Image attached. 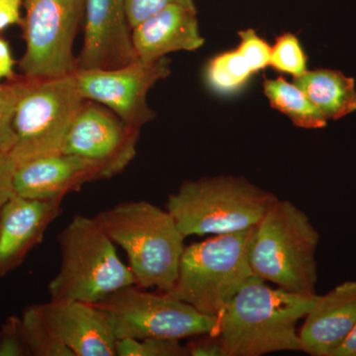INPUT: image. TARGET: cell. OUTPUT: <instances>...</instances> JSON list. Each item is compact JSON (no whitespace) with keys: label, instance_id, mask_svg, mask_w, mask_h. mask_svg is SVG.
<instances>
[{"label":"cell","instance_id":"6da1fadb","mask_svg":"<svg viewBox=\"0 0 356 356\" xmlns=\"http://www.w3.org/2000/svg\"><path fill=\"white\" fill-rule=\"evenodd\" d=\"M318 295L273 288L252 276L218 318L216 332L225 356H261L301 351L297 324Z\"/></svg>","mask_w":356,"mask_h":356},{"label":"cell","instance_id":"7a4b0ae2","mask_svg":"<svg viewBox=\"0 0 356 356\" xmlns=\"http://www.w3.org/2000/svg\"><path fill=\"white\" fill-rule=\"evenodd\" d=\"M95 218L112 242L127 254L136 286L172 291L185 238L168 210L135 201L102 211Z\"/></svg>","mask_w":356,"mask_h":356},{"label":"cell","instance_id":"3957f363","mask_svg":"<svg viewBox=\"0 0 356 356\" xmlns=\"http://www.w3.org/2000/svg\"><path fill=\"white\" fill-rule=\"evenodd\" d=\"M320 234L304 211L276 198L254 227L250 248L252 273L281 289L313 296L318 282Z\"/></svg>","mask_w":356,"mask_h":356},{"label":"cell","instance_id":"277c9868","mask_svg":"<svg viewBox=\"0 0 356 356\" xmlns=\"http://www.w3.org/2000/svg\"><path fill=\"white\" fill-rule=\"evenodd\" d=\"M276 198L247 178L219 175L185 180L166 210L184 238L227 235L257 226Z\"/></svg>","mask_w":356,"mask_h":356},{"label":"cell","instance_id":"5b68a950","mask_svg":"<svg viewBox=\"0 0 356 356\" xmlns=\"http://www.w3.org/2000/svg\"><path fill=\"white\" fill-rule=\"evenodd\" d=\"M58 273L49 284L51 300L99 303L123 288L136 285L129 266L96 218L76 215L58 236Z\"/></svg>","mask_w":356,"mask_h":356},{"label":"cell","instance_id":"8992f818","mask_svg":"<svg viewBox=\"0 0 356 356\" xmlns=\"http://www.w3.org/2000/svg\"><path fill=\"white\" fill-rule=\"evenodd\" d=\"M254 227L185 247L177 282L168 293L205 315L219 318L254 276L250 262Z\"/></svg>","mask_w":356,"mask_h":356},{"label":"cell","instance_id":"52a82bcc","mask_svg":"<svg viewBox=\"0 0 356 356\" xmlns=\"http://www.w3.org/2000/svg\"><path fill=\"white\" fill-rule=\"evenodd\" d=\"M16 92L10 154L15 165L62 153L72 121L86 99L74 74L13 79Z\"/></svg>","mask_w":356,"mask_h":356},{"label":"cell","instance_id":"ba28073f","mask_svg":"<svg viewBox=\"0 0 356 356\" xmlns=\"http://www.w3.org/2000/svg\"><path fill=\"white\" fill-rule=\"evenodd\" d=\"M104 312L117 339L195 337L216 332L218 318L205 315L170 293L123 288L95 304Z\"/></svg>","mask_w":356,"mask_h":356},{"label":"cell","instance_id":"9c48e42d","mask_svg":"<svg viewBox=\"0 0 356 356\" xmlns=\"http://www.w3.org/2000/svg\"><path fill=\"white\" fill-rule=\"evenodd\" d=\"M21 27L25 51L21 76L58 77L76 70L74 38L84 16V0H25Z\"/></svg>","mask_w":356,"mask_h":356},{"label":"cell","instance_id":"30bf717a","mask_svg":"<svg viewBox=\"0 0 356 356\" xmlns=\"http://www.w3.org/2000/svg\"><path fill=\"white\" fill-rule=\"evenodd\" d=\"M140 130L99 103L86 100L72 121L62 153L83 159L98 179L123 172L137 153Z\"/></svg>","mask_w":356,"mask_h":356},{"label":"cell","instance_id":"8fae6325","mask_svg":"<svg viewBox=\"0 0 356 356\" xmlns=\"http://www.w3.org/2000/svg\"><path fill=\"white\" fill-rule=\"evenodd\" d=\"M170 74V60L165 58L154 63L137 60L117 69L76 70L74 72L84 99L107 107L138 130L156 117L147 105V92Z\"/></svg>","mask_w":356,"mask_h":356},{"label":"cell","instance_id":"7c38bea8","mask_svg":"<svg viewBox=\"0 0 356 356\" xmlns=\"http://www.w3.org/2000/svg\"><path fill=\"white\" fill-rule=\"evenodd\" d=\"M84 40L76 70L117 69L139 60L125 0H84Z\"/></svg>","mask_w":356,"mask_h":356},{"label":"cell","instance_id":"4fadbf2b","mask_svg":"<svg viewBox=\"0 0 356 356\" xmlns=\"http://www.w3.org/2000/svg\"><path fill=\"white\" fill-rule=\"evenodd\" d=\"M42 315L74 356H115L117 339L97 306L76 300L39 305Z\"/></svg>","mask_w":356,"mask_h":356},{"label":"cell","instance_id":"5bb4252c","mask_svg":"<svg viewBox=\"0 0 356 356\" xmlns=\"http://www.w3.org/2000/svg\"><path fill=\"white\" fill-rule=\"evenodd\" d=\"M62 200L13 195L0 216V278L19 266L62 213Z\"/></svg>","mask_w":356,"mask_h":356},{"label":"cell","instance_id":"9a60e30c","mask_svg":"<svg viewBox=\"0 0 356 356\" xmlns=\"http://www.w3.org/2000/svg\"><path fill=\"white\" fill-rule=\"evenodd\" d=\"M356 325V280L346 281L317 296L299 332L301 351L332 356Z\"/></svg>","mask_w":356,"mask_h":356},{"label":"cell","instance_id":"2e32d148","mask_svg":"<svg viewBox=\"0 0 356 356\" xmlns=\"http://www.w3.org/2000/svg\"><path fill=\"white\" fill-rule=\"evenodd\" d=\"M97 179L95 168L83 159L60 153L16 165L14 188L24 198L63 201L70 192Z\"/></svg>","mask_w":356,"mask_h":356},{"label":"cell","instance_id":"e0dca14e","mask_svg":"<svg viewBox=\"0 0 356 356\" xmlns=\"http://www.w3.org/2000/svg\"><path fill=\"white\" fill-rule=\"evenodd\" d=\"M136 55L143 63L158 62L168 54L203 46L197 10L178 4L165 7L132 29Z\"/></svg>","mask_w":356,"mask_h":356},{"label":"cell","instance_id":"ac0fdd59","mask_svg":"<svg viewBox=\"0 0 356 356\" xmlns=\"http://www.w3.org/2000/svg\"><path fill=\"white\" fill-rule=\"evenodd\" d=\"M293 83L305 92L325 119L339 120L356 111V86L353 77L339 70H307Z\"/></svg>","mask_w":356,"mask_h":356},{"label":"cell","instance_id":"d6986e66","mask_svg":"<svg viewBox=\"0 0 356 356\" xmlns=\"http://www.w3.org/2000/svg\"><path fill=\"white\" fill-rule=\"evenodd\" d=\"M262 86L270 106L289 117L297 127H327V120L324 115L296 84L288 83L280 76L264 79Z\"/></svg>","mask_w":356,"mask_h":356},{"label":"cell","instance_id":"ffe728a7","mask_svg":"<svg viewBox=\"0 0 356 356\" xmlns=\"http://www.w3.org/2000/svg\"><path fill=\"white\" fill-rule=\"evenodd\" d=\"M254 74L236 49L224 51L211 58L204 72L208 88L220 95L238 92L245 88Z\"/></svg>","mask_w":356,"mask_h":356},{"label":"cell","instance_id":"44dd1931","mask_svg":"<svg viewBox=\"0 0 356 356\" xmlns=\"http://www.w3.org/2000/svg\"><path fill=\"white\" fill-rule=\"evenodd\" d=\"M31 356H74L44 320L39 305L27 307L21 317Z\"/></svg>","mask_w":356,"mask_h":356},{"label":"cell","instance_id":"7402d4cb","mask_svg":"<svg viewBox=\"0 0 356 356\" xmlns=\"http://www.w3.org/2000/svg\"><path fill=\"white\" fill-rule=\"evenodd\" d=\"M308 57L299 39L292 33H283L271 47L269 67L282 74L298 77L307 72Z\"/></svg>","mask_w":356,"mask_h":356},{"label":"cell","instance_id":"603a6c76","mask_svg":"<svg viewBox=\"0 0 356 356\" xmlns=\"http://www.w3.org/2000/svg\"><path fill=\"white\" fill-rule=\"evenodd\" d=\"M118 356H187L186 346L179 339H117Z\"/></svg>","mask_w":356,"mask_h":356},{"label":"cell","instance_id":"cb8c5ba5","mask_svg":"<svg viewBox=\"0 0 356 356\" xmlns=\"http://www.w3.org/2000/svg\"><path fill=\"white\" fill-rule=\"evenodd\" d=\"M240 44L236 50L243 56L254 74L269 67L271 47L266 40L257 34L254 29L243 30L238 33Z\"/></svg>","mask_w":356,"mask_h":356},{"label":"cell","instance_id":"d4e9b609","mask_svg":"<svg viewBox=\"0 0 356 356\" xmlns=\"http://www.w3.org/2000/svg\"><path fill=\"white\" fill-rule=\"evenodd\" d=\"M16 92L13 81L0 83V153H10L15 136L13 130Z\"/></svg>","mask_w":356,"mask_h":356},{"label":"cell","instance_id":"484cf974","mask_svg":"<svg viewBox=\"0 0 356 356\" xmlns=\"http://www.w3.org/2000/svg\"><path fill=\"white\" fill-rule=\"evenodd\" d=\"M0 356H31L23 332L21 318H7L0 330Z\"/></svg>","mask_w":356,"mask_h":356},{"label":"cell","instance_id":"4316f807","mask_svg":"<svg viewBox=\"0 0 356 356\" xmlns=\"http://www.w3.org/2000/svg\"><path fill=\"white\" fill-rule=\"evenodd\" d=\"M172 4L196 9L194 0H125L126 13L131 28L133 29L143 21Z\"/></svg>","mask_w":356,"mask_h":356},{"label":"cell","instance_id":"83f0119b","mask_svg":"<svg viewBox=\"0 0 356 356\" xmlns=\"http://www.w3.org/2000/svg\"><path fill=\"white\" fill-rule=\"evenodd\" d=\"M16 165L10 154L0 153V216L6 203L15 195L14 172Z\"/></svg>","mask_w":356,"mask_h":356},{"label":"cell","instance_id":"f1b7e54d","mask_svg":"<svg viewBox=\"0 0 356 356\" xmlns=\"http://www.w3.org/2000/svg\"><path fill=\"white\" fill-rule=\"evenodd\" d=\"M185 346L191 356H225L221 341L215 334L195 337Z\"/></svg>","mask_w":356,"mask_h":356},{"label":"cell","instance_id":"f546056e","mask_svg":"<svg viewBox=\"0 0 356 356\" xmlns=\"http://www.w3.org/2000/svg\"><path fill=\"white\" fill-rule=\"evenodd\" d=\"M23 0H0V33L13 25H21Z\"/></svg>","mask_w":356,"mask_h":356},{"label":"cell","instance_id":"4dcf8cb0","mask_svg":"<svg viewBox=\"0 0 356 356\" xmlns=\"http://www.w3.org/2000/svg\"><path fill=\"white\" fill-rule=\"evenodd\" d=\"M15 64L8 42L0 36V83L2 81H13L18 76L14 70Z\"/></svg>","mask_w":356,"mask_h":356},{"label":"cell","instance_id":"1f68e13d","mask_svg":"<svg viewBox=\"0 0 356 356\" xmlns=\"http://www.w3.org/2000/svg\"><path fill=\"white\" fill-rule=\"evenodd\" d=\"M332 356H356V325Z\"/></svg>","mask_w":356,"mask_h":356}]
</instances>
